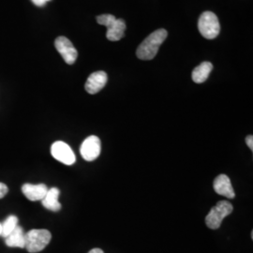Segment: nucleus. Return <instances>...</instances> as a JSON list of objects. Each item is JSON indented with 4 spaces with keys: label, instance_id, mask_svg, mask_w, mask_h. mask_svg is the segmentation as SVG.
<instances>
[{
    "label": "nucleus",
    "instance_id": "obj_1",
    "mask_svg": "<svg viewBox=\"0 0 253 253\" xmlns=\"http://www.w3.org/2000/svg\"><path fill=\"white\" fill-rule=\"evenodd\" d=\"M168 36V32L161 28L157 29L149 36L145 39V41L137 48L136 55L141 60H151L158 54V51L163 42Z\"/></svg>",
    "mask_w": 253,
    "mask_h": 253
},
{
    "label": "nucleus",
    "instance_id": "obj_2",
    "mask_svg": "<svg viewBox=\"0 0 253 253\" xmlns=\"http://www.w3.org/2000/svg\"><path fill=\"white\" fill-rule=\"evenodd\" d=\"M97 22L107 27L106 37L111 42H118L125 35L126 24L122 19H117L112 14H102L97 17Z\"/></svg>",
    "mask_w": 253,
    "mask_h": 253
},
{
    "label": "nucleus",
    "instance_id": "obj_3",
    "mask_svg": "<svg viewBox=\"0 0 253 253\" xmlns=\"http://www.w3.org/2000/svg\"><path fill=\"white\" fill-rule=\"evenodd\" d=\"M52 238L51 233L45 229H33L26 234V247L27 252L37 253L44 250Z\"/></svg>",
    "mask_w": 253,
    "mask_h": 253
},
{
    "label": "nucleus",
    "instance_id": "obj_4",
    "mask_svg": "<svg viewBox=\"0 0 253 253\" xmlns=\"http://www.w3.org/2000/svg\"><path fill=\"white\" fill-rule=\"evenodd\" d=\"M201 35L208 39H216L220 32V25L217 15L212 11H205L201 14L198 22Z\"/></svg>",
    "mask_w": 253,
    "mask_h": 253
},
{
    "label": "nucleus",
    "instance_id": "obj_5",
    "mask_svg": "<svg viewBox=\"0 0 253 253\" xmlns=\"http://www.w3.org/2000/svg\"><path fill=\"white\" fill-rule=\"evenodd\" d=\"M234 210L231 203L227 201H219L214 208H211L210 212L206 217V223L208 228L216 230L218 229L222 220L229 216Z\"/></svg>",
    "mask_w": 253,
    "mask_h": 253
},
{
    "label": "nucleus",
    "instance_id": "obj_6",
    "mask_svg": "<svg viewBox=\"0 0 253 253\" xmlns=\"http://www.w3.org/2000/svg\"><path fill=\"white\" fill-rule=\"evenodd\" d=\"M51 154L54 159L66 165H73L76 162L72 147L62 141L54 142L51 146Z\"/></svg>",
    "mask_w": 253,
    "mask_h": 253
},
{
    "label": "nucleus",
    "instance_id": "obj_7",
    "mask_svg": "<svg viewBox=\"0 0 253 253\" xmlns=\"http://www.w3.org/2000/svg\"><path fill=\"white\" fill-rule=\"evenodd\" d=\"M101 151V143L98 136H88L82 144L80 153L86 162H92L98 159Z\"/></svg>",
    "mask_w": 253,
    "mask_h": 253
},
{
    "label": "nucleus",
    "instance_id": "obj_8",
    "mask_svg": "<svg viewBox=\"0 0 253 253\" xmlns=\"http://www.w3.org/2000/svg\"><path fill=\"white\" fill-rule=\"evenodd\" d=\"M54 46L57 52L61 54L65 62L69 65H73L77 59L78 52L73 46L72 42L66 37L60 36L56 38L54 42Z\"/></svg>",
    "mask_w": 253,
    "mask_h": 253
},
{
    "label": "nucleus",
    "instance_id": "obj_9",
    "mask_svg": "<svg viewBox=\"0 0 253 253\" xmlns=\"http://www.w3.org/2000/svg\"><path fill=\"white\" fill-rule=\"evenodd\" d=\"M108 81V76L105 72H96L93 73L89 75V77L87 78L84 88L87 91V93L89 94H97L98 92H100L107 84Z\"/></svg>",
    "mask_w": 253,
    "mask_h": 253
},
{
    "label": "nucleus",
    "instance_id": "obj_10",
    "mask_svg": "<svg viewBox=\"0 0 253 253\" xmlns=\"http://www.w3.org/2000/svg\"><path fill=\"white\" fill-rule=\"evenodd\" d=\"M214 190L217 194L233 199L235 197V190L231 183V179L226 174H219L214 180Z\"/></svg>",
    "mask_w": 253,
    "mask_h": 253
},
{
    "label": "nucleus",
    "instance_id": "obj_11",
    "mask_svg": "<svg viewBox=\"0 0 253 253\" xmlns=\"http://www.w3.org/2000/svg\"><path fill=\"white\" fill-rule=\"evenodd\" d=\"M48 191V188L45 184H38V185H33V184H25L22 187V192L24 195L27 197V199L30 201H42L44 198Z\"/></svg>",
    "mask_w": 253,
    "mask_h": 253
},
{
    "label": "nucleus",
    "instance_id": "obj_12",
    "mask_svg": "<svg viewBox=\"0 0 253 253\" xmlns=\"http://www.w3.org/2000/svg\"><path fill=\"white\" fill-rule=\"evenodd\" d=\"M5 244L9 248L25 249L26 247V233L21 226L17 227L5 238Z\"/></svg>",
    "mask_w": 253,
    "mask_h": 253
},
{
    "label": "nucleus",
    "instance_id": "obj_13",
    "mask_svg": "<svg viewBox=\"0 0 253 253\" xmlns=\"http://www.w3.org/2000/svg\"><path fill=\"white\" fill-rule=\"evenodd\" d=\"M60 195V190L57 188H52V189H48V191L46 193L44 198L42 200V206L51 211L57 212L61 209V204L59 203L58 198Z\"/></svg>",
    "mask_w": 253,
    "mask_h": 253
},
{
    "label": "nucleus",
    "instance_id": "obj_14",
    "mask_svg": "<svg viewBox=\"0 0 253 253\" xmlns=\"http://www.w3.org/2000/svg\"><path fill=\"white\" fill-rule=\"evenodd\" d=\"M213 70V65L208 61L203 62L197 66L192 72V80L196 84H202L208 80V76Z\"/></svg>",
    "mask_w": 253,
    "mask_h": 253
},
{
    "label": "nucleus",
    "instance_id": "obj_15",
    "mask_svg": "<svg viewBox=\"0 0 253 253\" xmlns=\"http://www.w3.org/2000/svg\"><path fill=\"white\" fill-rule=\"evenodd\" d=\"M18 225V217L10 215L1 223V236L6 238Z\"/></svg>",
    "mask_w": 253,
    "mask_h": 253
},
{
    "label": "nucleus",
    "instance_id": "obj_16",
    "mask_svg": "<svg viewBox=\"0 0 253 253\" xmlns=\"http://www.w3.org/2000/svg\"><path fill=\"white\" fill-rule=\"evenodd\" d=\"M8 191H9L8 186L6 184L0 182V199L4 198L5 195L8 193Z\"/></svg>",
    "mask_w": 253,
    "mask_h": 253
},
{
    "label": "nucleus",
    "instance_id": "obj_17",
    "mask_svg": "<svg viewBox=\"0 0 253 253\" xmlns=\"http://www.w3.org/2000/svg\"><path fill=\"white\" fill-rule=\"evenodd\" d=\"M31 1L34 5H36L37 7H43V6H45L47 2H49L51 0H31Z\"/></svg>",
    "mask_w": 253,
    "mask_h": 253
},
{
    "label": "nucleus",
    "instance_id": "obj_18",
    "mask_svg": "<svg viewBox=\"0 0 253 253\" xmlns=\"http://www.w3.org/2000/svg\"><path fill=\"white\" fill-rule=\"evenodd\" d=\"M246 143H247V145L253 150V135H249L247 138H246Z\"/></svg>",
    "mask_w": 253,
    "mask_h": 253
},
{
    "label": "nucleus",
    "instance_id": "obj_19",
    "mask_svg": "<svg viewBox=\"0 0 253 253\" xmlns=\"http://www.w3.org/2000/svg\"><path fill=\"white\" fill-rule=\"evenodd\" d=\"M88 253H104L100 249H93Z\"/></svg>",
    "mask_w": 253,
    "mask_h": 253
},
{
    "label": "nucleus",
    "instance_id": "obj_20",
    "mask_svg": "<svg viewBox=\"0 0 253 253\" xmlns=\"http://www.w3.org/2000/svg\"><path fill=\"white\" fill-rule=\"evenodd\" d=\"M0 236H1V223H0Z\"/></svg>",
    "mask_w": 253,
    "mask_h": 253
}]
</instances>
